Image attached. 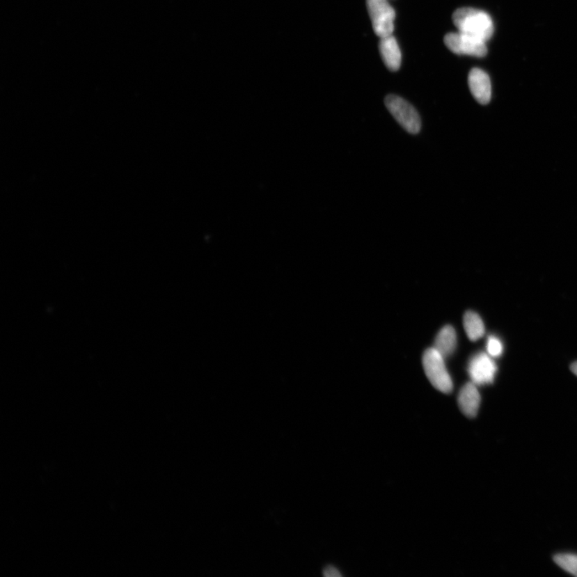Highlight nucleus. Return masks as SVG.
<instances>
[{
  "instance_id": "10",
  "label": "nucleus",
  "mask_w": 577,
  "mask_h": 577,
  "mask_svg": "<svg viewBox=\"0 0 577 577\" xmlns=\"http://www.w3.org/2000/svg\"><path fill=\"white\" fill-rule=\"evenodd\" d=\"M457 347V333L452 326H446L439 331L436 338V350L445 358L454 352Z\"/></svg>"
},
{
  "instance_id": "4",
  "label": "nucleus",
  "mask_w": 577,
  "mask_h": 577,
  "mask_svg": "<svg viewBox=\"0 0 577 577\" xmlns=\"http://www.w3.org/2000/svg\"><path fill=\"white\" fill-rule=\"evenodd\" d=\"M367 6L374 33L379 38L393 35L395 12L388 0H367Z\"/></svg>"
},
{
  "instance_id": "13",
  "label": "nucleus",
  "mask_w": 577,
  "mask_h": 577,
  "mask_svg": "<svg viewBox=\"0 0 577 577\" xmlns=\"http://www.w3.org/2000/svg\"><path fill=\"white\" fill-rule=\"evenodd\" d=\"M504 350L502 342L495 336H490L489 338L488 343H487V351L491 357L498 358L501 356Z\"/></svg>"
},
{
  "instance_id": "2",
  "label": "nucleus",
  "mask_w": 577,
  "mask_h": 577,
  "mask_svg": "<svg viewBox=\"0 0 577 577\" xmlns=\"http://www.w3.org/2000/svg\"><path fill=\"white\" fill-rule=\"evenodd\" d=\"M422 364L432 384L443 393H451L453 390L452 380L448 372L444 358L435 348L428 349L425 351Z\"/></svg>"
},
{
  "instance_id": "7",
  "label": "nucleus",
  "mask_w": 577,
  "mask_h": 577,
  "mask_svg": "<svg viewBox=\"0 0 577 577\" xmlns=\"http://www.w3.org/2000/svg\"><path fill=\"white\" fill-rule=\"evenodd\" d=\"M468 86L471 93L478 103L487 104L490 102L491 84L488 74L480 68H473L469 73Z\"/></svg>"
},
{
  "instance_id": "9",
  "label": "nucleus",
  "mask_w": 577,
  "mask_h": 577,
  "mask_svg": "<svg viewBox=\"0 0 577 577\" xmlns=\"http://www.w3.org/2000/svg\"><path fill=\"white\" fill-rule=\"evenodd\" d=\"M480 395L474 383L466 384L459 395V406L464 415L468 418L477 416L480 405Z\"/></svg>"
},
{
  "instance_id": "1",
  "label": "nucleus",
  "mask_w": 577,
  "mask_h": 577,
  "mask_svg": "<svg viewBox=\"0 0 577 577\" xmlns=\"http://www.w3.org/2000/svg\"><path fill=\"white\" fill-rule=\"evenodd\" d=\"M452 20L458 31L484 42L489 40L494 33L493 22L490 15L483 10L459 8L453 13Z\"/></svg>"
},
{
  "instance_id": "11",
  "label": "nucleus",
  "mask_w": 577,
  "mask_h": 577,
  "mask_svg": "<svg viewBox=\"0 0 577 577\" xmlns=\"http://www.w3.org/2000/svg\"><path fill=\"white\" fill-rule=\"evenodd\" d=\"M466 333L471 341H477L484 335L485 327L483 320L473 311H468L464 317Z\"/></svg>"
},
{
  "instance_id": "15",
  "label": "nucleus",
  "mask_w": 577,
  "mask_h": 577,
  "mask_svg": "<svg viewBox=\"0 0 577 577\" xmlns=\"http://www.w3.org/2000/svg\"><path fill=\"white\" fill-rule=\"evenodd\" d=\"M571 370L576 375H577V362L571 365Z\"/></svg>"
},
{
  "instance_id": "8",
  "label": "nucleus",
  "mask_w": 577,
  "mask_h": 577,
  "mask_svg": "<svg viewBox=\"0 0 577 577\" xmlns=\"http://www.w3.org/2000/svg\"><path fill=\"white\" fill-rule=\"evenodd\" d=\"M379 49L386 68L390 71H398L401 66L402 55L395 37L391 35L380 38Z\"/></svg>"
},
{
  "instance_id": "14",
  "label": "nucleus",
  "mask_w": 577,
  "mask_h": 577,
  "mask_svg": "<svg viewBox=\"0 0 577 577\" xmlns=\"http://www.w3.org/2000/svg\"><path fill=\"white\" fill-rule=\"evenodd\" d=\"M324 574L326 577H341L342 574L338 571V570L333 567V566H328L324 571Z\"/></svg>"
},
{
  "instance_id": "5",
  "label": "nucleus",
  "mask_w": 577,
  "mask_h": 577,
  "mask_svg": "<svg viewBox=\"0 0 577 577\" xmlns=\"http://www.w3.org/2000/svg\"><path fill=\"white\" fill-rule=\"evenodd\" d=\"M444 44L449 50L457 55L483 57L488 52L486 42L460 31L447 34L444 37Z\"/></svg>"
},
{
  "instance_id": "6",
  "label": "nucleus",
  "mask_w": 577,
  "mask_h": 577,
  "mask_svg": "<svg viewBox=\"0 0 577 577\" xmlns=\"http://www.w3.org/2000/svg\"><path fill=\"white\" fill-rule=\"evenodd\" d=\"M496 372V365L489 354L479 353L469 363L468 373L475 385L493 383Z\"/></svg>"
},
{
  "instance_id": "12",
  "label": "nucleus",
  "mask_w": 577,
  "mask_h": 577,
  "mask_svg": "<svg viewBox=\"0 0 577 577\" xmlns=\"http://www.w3.org/2000/svg\"><path fill=\"white\" fill-rule=\"evenodd\" d=\"M555 563L567 573L577 576V555L562 553L555 555Z\"/></svg>"
},
{
  "instance_id": "3",
  "label": "nucleus",
  "mask_w": 577,
  "mask_h": 577,
  "mask_svg": "<svg viewBox=\"0 0 577 577\" xmlns=\"http://www.w3.org/2000/svg\"><path fill=\"white\" fill-rule=\"evenodd\" d=\"M385 104L402 128L411 134H419L421 129V119L413 106L404 99L395 95H388Z\"/></svg>"
}]
</instances>
